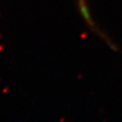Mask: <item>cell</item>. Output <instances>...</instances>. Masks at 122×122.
Listing matches in <instances>:
<instances>
[{
    "mask_svg": "<svg viewBox=\"0 0 122 122\" xmlns=\"http://www.w3.org/2000/svg\"><path fill=\"white\" fill-rule=\"evenodd\" d=\"M77 6H78V10L80 12L81 16L82 17L83 20L85 21V23L86 24V25L88 26V28L94 32L95 34L98 35L101 38H103L104 42H106L108 45L110 47L111 49H113L114 51H118V47L115 44L113 43L112 40L109 36H107V35L105 34H101V31L98 30V28L97 27L96 24L94 23L93 20L92 18L91 13H90L89 7L87 5V2L86 0H77Z\"/></svg>",
    "mask_w": 122,
    "mask_h": 122,
    "instance_id": "obj_1",
    "label": "cell"
}]
</instances>
